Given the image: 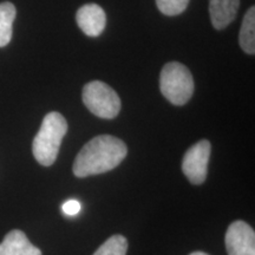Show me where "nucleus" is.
I'll use <instances>...</instances> for the list:
<instances>
[{"label":"nucleus","mask_w":255,"mask_h":255,"mask_svg":"<svg viewBox=\"0 0 255 255\" xmlns=\"http://www.w3.org/2000/svg\"><path fill=\"white\" fill-rule=\"evenodd\" d=\"M128 148L122 139L110 135L92 138L81 149L73 163V174L77 177H88L104 174L122 163Z\"/></svg>","instance_id":"nucleus-1"},{"label":"nucleus","mask_w":255,"mask_h":255,"mask_svg":"<svg viewBox=\"0 0 255 255\" xmlns=\"http://www.w3.org/2000/svg\"><path fill=\"white\" fill-rule=\"evenodd\" d=\"M128 241L123 235H114L100 246L94 255H127Z\"/></svg>","instance_id":"nucleus-12"},{"label":"nucleus","mask_w":255,"mask_h":255,"mask_svg":"<svg viewBox=\"0 0 255 255\" xmlns=\"http://www.w3.org/2000/svg\"><path fill=\"white\" fill-rule=\"evenodd\" d=\"M225 241L228 255H255V233L246 222H233Z\"/></svg>","instance_id":"nucleus-6"},{"label":"nucleus","mask_w":255,"mask_h":255,"mask_svg":"<svg viewBox=\"0 0 255 255\" xmlns=\"http://www.w3.org/2000/svg\"><path fill=\"white\" fill-rule=\"evenodd\" d=\"M78 26L89 37H98L107 25V15L101 6L87 4L82 6L76 14Z\"/></svg>","instance_id":"nucleus-7"},{"label":"nucleus","mask_w":255,"mask_h":255,"mask_svg":"<svg viewBox=\"0 0 255 255\" xmlns=\"http://www.w3.org/2000/svg\"><path fill=\"white\" fill-rule=\"evenodd\" d=\"M189 0H156L159 11L165 15L173 17L186 11Z\"/></svg>","instance_id":"nucleus-13"},{"label":"nucleus","mask_w":255,"mask_h":255,"mask_svg":"<svg viewBox=\"0 0 255 255\" xmlns=\"http://www.w3.org/2000/svg\"><path fill=\"white\" fill-rule=\"evenodd\" d=\"M239 43L241 49L248 55L255 53V7L248 8L242 21Z\"/></svg>","instance_id":"nucleus-10"},{"label":"nucleus","mask_w":255,"mask_h":255,"mask_svg":"<svg viewBox=\"0 0 255 255\" xmlns=\"http://www.w3.org/2000/svg\"><path fill=\"white\" fill-rule=\"evenodd\" d=\"M15 14L17 11L12 2L5 1L0 4V47L7 45L12 39Z\"/></svg>","instance_id":"nucleus-11"},{"label":"nucleus","mask_w":255,"mask_h":255,"mask_svg":"<svg viewBox=\"0 0 255 255\" xmlns=\"http://www.w3.org/2000/svg\"><path fill=\"white\" fill-rule=\"evenodd\" d=\"M0 255H41V252L28 241L24 232L13 229L0 244Z\"/></svg>","instance_id":"nucleus-9"},{"label":"nucleus","mask_w":255,"mask_h":255,"mask_svg":"<svg viewBox=\"0 0 255 255\" xmlns=\"http://www.w3.org/2000/svg\"><path fill=\"white\" fill-rule=\"evenodd\" d=\"M66 131L68 122L59 113L52 111L44 117L39 131L32 143V152L38 163L44 167L55 163Z\"/></svg>","instance_id":"nucleus-2"},{"label":"nucleus","mask_w":255,"mask_h":255,"mask_svg":"<svg viewBox=\"0 0 255 255\" xmlns=\"http://www.w3.org/2000/svg\"><path fill=\"white\" fill-rule=\"evenodd\" d=\"M162 95L174 105H184L194 94V79L187 66L177 62L165 64L159 76Z\"/></svg>","instance_id":"nucleus-3"},{"label":"nucleus","mask_w":255,"mask_h":255,"mask_svg":"<svg viewBox=\"0 0 255 255\" xmlns=\"http://www.w3.org/2000/svg\"><path fill=\"white\" fill-rule=\"evenodd\" d=\"M83 102L90 113L100 119L113 120L121 110V100L113 88L103 82L94 81L83 88Z\"/></svg>","instance_id":"nucleus-4"},{"label":"nucleus","mask_w":255,"mask_h":255,"mask_svg":"<svg viewBox=\"0 0 255 255\" xmlns=\"http://www.w3.org/2000/svg\"><path fill=\"white\" fill-rule=\"evenodd\" d=\"M190 255H209V254L203 253V252H194V253H191Z\"/></svg>","instance_id":"nucleus-15"},{"label":"nucleus","mask_w":255,"mask_h":255,"mask_svg":"<svg viewBox=\"0 0 255 255\" xmlns=\"http://www.w3.org/2000/svg\"><path fill=\"white\" fill-rule=\"evenodd\" d=\"M82 209L81 202H78L77 200H69L62 206V210L65 215L68 216H75L77 215Z\"/></svg>","instance_id":"nucleus-14"},{"label":"nucleus","mask_w":255,"mask_h":255,"mask_svg":"<svg viewBox=\"0 0 255 255\" xmlns=\"http://www.w3.org/2000/svg\"><path fill=\"white\" fill-rule=\"evenodd\" d=\"M212 145L207 139H201L190 146L183 156L182 171L193 184H202L206 181Z\"/></svg>","instance_id":"nucleus-5"},{"label":"nucleus","mask_w":255,"mask_h":255,"mask_svg":"<svg viewBox=\"0 0 255 255\" xmlns=\"http://www.w3.org/2000/svg\"><path fill=\"white\" fill-rule=\"evenodd\" d=\"M240 0H209L210 21L216 30H223L237 17Z\"/></svg>","instance_id":"nucleus-8"}]
</instances>
